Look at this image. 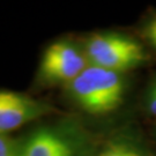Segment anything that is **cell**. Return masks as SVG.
<instances>
[{
  "label": "cell",
  "instance_id": "obj_1",
  "mask_svg": "<svg viewBox=\"0 0 156 156\" xmlns=\"http://www.w3.org/2000/svg\"><path fill=\"white\" fill-rule=\"evenodd\" d=\"M72 93L84 110L105 113L120 104L123 81L117 72L93 65L73 80Z\"/></svg>",
  "mask_w": 156,
  "mask_h": 156
},
{
  "label": "cell",
  "instance_id": "obj_7",
  "mask_svg": "<svg viewBox=\"0 0 156 156\" xmlns=\"http://www.w3.org/2000/svg\"><path fill=\"white\" fill-rule=\"evenodd\" d=\"M100 156H141L139 151L127 145H111L102 151Z\"/></svg>",
  "mask_w": 156,
  "mask_h": 156
},
{
  "label": "cell",
  "instance_id": "obj_8",
  "mask_svg": "<svg viewBox=\"0 0 156 156\" xmlns=\"http://www.w3.org/2000/svg\"><path fill=\"white\" fill-rule=\"evenodd\" d=\"M149 108H151V111L156 115V87L153 89L151 95V104H149Z\"/></svg>",
  "mask_w": 156,
  "mask_h": 156
},
{
  "label": "cell",
  "instance_id": "obj_5",
  "mask_svg": "<svg viewBox=\"0 0 156 156\" xmlns=\"http://www.w3.org/2000/svg\"><path fill=\"white\" fill-rule=\"evenodd\" d=\"M21 156H78L73 145L53 129L43 128L33 133L21 148Z\"/></svg>",
  "mask_w": 156,
  "mask_h": 156
},
{
  "label": "cell",
  "instance_id": "obj_9",
  "mask_svg": "<svg viewBox=\"0 0 156 156\" xmlns=\"http://www.w3.org/2000/svg\"><path fill=\"white\" fill-rule=\"evenodd\" d=\"M149 36H151V42L156 45V28L155 27H153V26H149Z\"/></svg>",
  "mask_w": 156,
  "mask_h": 156
},
{
  "label": "cell",
  "instance_id": "obj_10",
  "mask_svg": "<svg viewBox=\"0 0 156 156\" xmlns=\"http://www.w3.org/2000/svg\"><path fill=\"white\" fill-rule=\"evenodd\" d=\"M151 26H153V27H155V28H156V20H154V21L151 23Z\"/></svg>",
  "mask_w": 156,
  "mask_h": 156
},
{
  "label": "cell",
  "instance_id": "obj_4",
  "mask_svg": "<svg viewBox=\"0 0 156 156\" xmlns=\"http://www.w3.org/2000/svg\"><path fill=\"white\" fill-rule=\"evenodd\" d=\"M50 111L49 105L14 91H0V134L35 120Z\"/></svg>",
  "mask_w": 156,
  "mask_h": 156
},
{
  "label": "cell",
  "instance_id": "obj_6",
  "mask_svg": "<svg viewBox=\"0 0 156 156\" xmlns=\"http://www.w3.org/2000/svg\"><path fill=\"white\" fill-rule=\"evenodd\" d=\"M0 156H21V148L6 134H0Z\"/></svg>",
  "mask_w": 156,
  "mask_h": 156
},
{
  "label": "cell",
  "instance_id": "obj_2",
  "mask_svg": "<svg viewBox=\"0 0 156 156\" xmlns=\"http://www.w3.org/2000/svg\"><path fill=\"white\" fill-rule=\"evenodd\" d=\"M87 53L94 66L113 72L127 69L145 60L136 42L116 34L95 35L87 43Z\"/></svg>",
  "mask_w": 156,
  "mask_h": 156
},
{
  "label": "cell",
  "instance_id": "obj_3",
  "mask_svg": "<svg viewBox=\"0 0 156 156\" xmlns=\"http://www.w3.org/2000/svg\"><path fill=\"white\" fill-rule=\"evenodd\" d=\"M86 69V60L78 49L67 42L50 45L42 58L39 74L48 82L75 80Z\"/></svg>",
  "mask_w": 156,
  "mask_h": 156
}]
</instances>
